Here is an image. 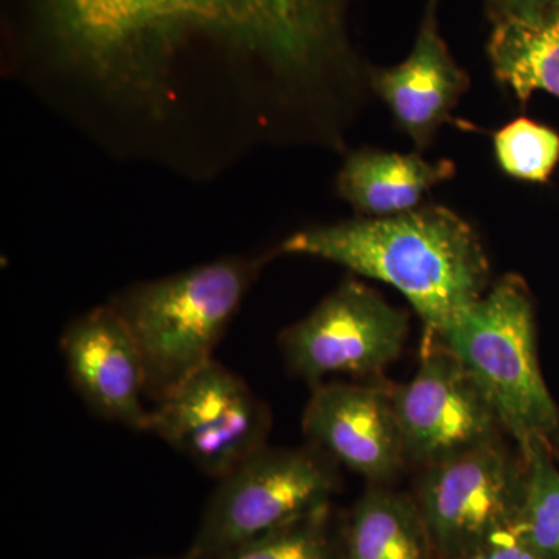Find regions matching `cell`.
<instances>
[{
  "label": "cell",
  "mask_w": 559,
  "mask_h": 559,
  "mask_svg": "<svg viewBox=\"0 0 559 559\" xmlns=\"http://www.w3.org/2000/svg\"><path fill=\"white\" fill-rule=\"evenodd\" d=\"M341 485L340 463L319 448L266 444L216 480L189 550L216 558L330 506Z\"/></svg>",
  "instance_id": "cell-5"
},
{
  "label": "cell",
  "mask_w": 559,
  "mask_h": 559,
  "mask_svg": "<svg viewBox=\"0 0 559 559\" xmlns=\"http://www.w3.org/2000/svg\"><path fill=\"white\" fill-rule=\"evenodd\" d=\"M393 401L407 468H426L506 433L484 390L436 337L423 340L418 369L395 384Z\"/></svg>",
  "instance_id": "cell-9"
},
{
  "label": "cell",
  "mask_w": 559,
  "mask_h": 559,
  "mask_svg": "<svg viewBox=\"0 0 559 559\" xmlns=\"http://www.w3.org/2000/svg\"><path fill=\"white\" fill-rule=\"evenodd\" d=\"M520 448L527 465V491L518 532L546 559H559V468L544 441Z\"/></svg>",
  "instance_id": "cell-17"
},
{
  "label": "cell",
  "mask_w": 559,
  "mask_h": 559,
  "mask_svg": "<svg viewBox=\"0 0 559 559\" xmlns=\"http://www.w3.org/2000/svg\"><path fill=\"white\" fill-rule=\"evenodd\" d=\"M266 259L226 257L134 283L108 301L138 344L146 400L167 399L213 358Z\"/></svg>",
  "instance_id": "cell-3"
},
{
  "label": "cell",
  "mask_w": 559,
  "mask_h": 559,
  "mask_svg": "<svg viewBox=\"0 0 559 559\" xmlns=\"http://www.w3.org/2000/svg\"><path fill=\"white\" fill-rule=\"evenodd\" d=\"M60 349L69 380L92 414L146 432L145 367L119 312L105 304L70 320Z\"/></svg>",
  "instance_id": "cell-11"
},
{
  "label": "cell",
  "mask_w": 559,
  "mask_h": 559,
  "mask_svg": "<svg viewBox=\"0 0 559 559\" xmlns=\"http://www.w3.org/2000/svg\"><path fill=\"white\" fill-rule=\"evenodd\" d=\"M451 160L428 162L418 154L355 151L337 175L336 189L360 215H401L421 205L426 194L454 178Z\"/></svg>",
  "instance_id": "cell-13"
},
{
  "label": "cell",
  "mask_w": 559,
  "mask_h": 559,
  "mask_svg": "<svg viewBox=\"0 0 559 559\" xmlns=\"http://www.w3.org/2000/svg\"><path fill=\"white\" fill-rule=\"evenodd\" d=\"M342 559H437L414 496L369 485L342 521Z\"/></svg>",
  "instance_id": "cell-14"
},
{
  "label": "cell",
  "mask_w": 559,
  "mask_h": 559,
  "mask_svg": "<svg viewBox=\"0 0 559 559\" xmlns=\"http://www.w3.org/2000/svg\"><path fill=\"white\" fill-rule=\"evenodd\" d=\"M462 559H546L522 538L518 528L500 533Z\"/></svg>",
  "instance_id": "cell-20"
},
{
  "label": "cell",
  "mask_w": 559,
  "mask_h": 559,
  "mask_svg": "<svg viewBox=\"0 0 559 559\" xmlns=\"http://www.w3.org/2000/svg\"><path fill=\"white\" fill-rule=\"evenodd\" d=\"M271 428L267 404L241 377L212 359L154 404L146 432L219 480L266 447Z\"/></svg>",
  "instance_id": "cell-7"
},
{
  "label": "cell",
  "mask_w": 559,
  "mask_h": 559,
  "mask_svg": "<svg viewBox=\"0 0 559 559\" xmlns=\"http://www.w3.org/2000/svg\"><path fill=\"white\" fill-rule=\"evenodd\" d=\"M525 491L524 455L502 436L418 469L412 496L437 559H462L518 527Z\"/></svg>",
  "instance_id": "cell-6"
},
{
  "label": "cell",
  "mask_w": 559,
  "mask_h": 559,
  "mask_svg": "<svg viewBox=\"0 0 559 559\" xmlns=\"http://www.w3.org/2000/svg\"><path fill=\"white\" fill-rule=\"evenodd\" d=\"M213 559H342V522L330 503Z\"/></svg>",
  "instance_id": "cell-16"
},
{
  "label": "cell",
  "mask_w": 559,
  "mask_h": 559,
  "mask_svg": "<svg viewBox=\"0 0 559 559\" xmlns=\"http://www.w3.org/2000/svg\"><path fill=\"white\" fill-rule=\"evenodd\" d=\"M495 151L511 178L546 182L559 162V135L536 121L518 119L496 132Z\"/></svg>",
  "instance_id": "cell-18"
},
{
  "label": "cell",
  "mask_w": 559,
  "mask_h": 559,
  "mask_svg": "<svg viewBox=\"0 0 559 559\" xmlns=\"http://www.w3.org/2000/svg\"><path fill=\"white\" fill-rule=\"evenodd\" d=\"M280 253L307 255L399 289L437 336L489 289L479 234L443 205H419L384 218H356L290 235Z\"/></svg>",
  "instance_id": "cell-2"
},
{
  "label": "cell",
  "mask_w": 559,
  "mask_h": 559,
  "mask_svg": "<svg viewBox=\"0 0 559 559\" xmlns=\"http://www.w3.org/2000/svg\"><path fill=\"white\" fill-rule=\"evenodd\" d=\"M496 79L525 103L535 92L559 98V17L546 24L500 22L487 46Z\"/></svg>",
  "instance_id": "cell-15"
},
{
  "label": "cell",
  "mask_w": 559,
  "mask_h": 559,
  "mask_svg": "<svg viewBox=\"0 0 559 559\" xmlns=\"http://www.w3.org/2000/svg\"><path fill=\"white\" fill-rule=\"evenodd\" d=\"M157 559H201L193 554V551L187 550L186 554L179 555V557L171 558H157Z\"/></svg>",
  "instance_id": "cell-21"
},
{
  "label": "cell",
  "mask_w": 559,
  "mask_h": 559,
  "mask_svg": "<svg viewBox=\"0 0 559 559\" xmlns=\"http://www.w3.org/2000/svg\"><path fill=\"white\" fill-rule=\"evenodd\" d=\"M393 388L380 380L312 385L301 418L307 443L369 485H393L407 469Z\"/></svg>",
  "instance_id": "cell-10"
},
{
  "label": "cell",
  "mask_w": 559,
  "mask_h": 559,
  "mask_svg": "<svg viewBox=\"0 0 559 559\" xmlns=\"http://www.w3.org/2000/svg\"><path fill=\"white\" fill-rule=\"evenodd\" d=\"M488 20L500 22L546 24L559 17V0H485Z\"/></svg>",
  "instance_id": "cell-19"
},
{
  "label": "cell",
  "mask_w": 559,
  "mask_h": 559,
  "mask_svg": "<svg viewBox=\"0 0 559 559\" xmlns=\"http://www.w3.org/2000/svg\"><path fill=\"white\" fill-rule=\"evenodd\" d=\"M360 0H7L17 49L153 117L178 70L215 60L255 72L288 112L334 119L369 90Z\"/></svg>",
  "instance_id": "cell-1"
},
{
  "label": "cell",
  "mask_w": 559,
  "mask_h": 559,
  "mask_svg": "<svg viewBox=\"0 0 559 559\" xmlns=\"http://www.w3.org/2000/svg\"><path fill=\"white\" fill-rule=\"evenodd\" d=\"M409 330V312L349 278L282 331L280 352L289 373L311 388L331 374L380 377L400 358Z\"/></svg>",
  "instance_id": "cell-8"
},
{
  "label": "cell",
  "mask_w": 559,
  "mask_h": 559,
  "mask_svg": "<svg viewBox=\"0 0 559 559\" xmlns=\"http://www.w3.org/2000/svg\"><path fill=\"white\" fill-rule=\"evenodd\" d=\"M437 2L429 0L409 57L371 72V91L389 106L418 150L429 145L469 87L468 75L441 36Z\"/></svg>",
  "instance_id": "cell-12"
},
{
  "label": "cell",
  "mask_w": 559,
  "mask_h": 559,
  "mask_svg": "<svg viewBox=\"0 0 559 559\" xmlns=\"http://www.w3.org/2000/svg\"><path fill=\"white\" fill-rule=\"evenodd\" d=\"M436 337L484 390L518 447L540 440L558 454L559 406L539 369L535 308L520 275H506Z\"/></svg>",
  "instance_id": "cell-4"
}]
</instances>
